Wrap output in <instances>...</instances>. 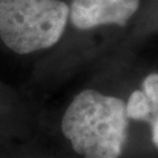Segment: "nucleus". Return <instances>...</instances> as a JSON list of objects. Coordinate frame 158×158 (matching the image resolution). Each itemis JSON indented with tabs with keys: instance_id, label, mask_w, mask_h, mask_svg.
Listing matches in <instances>:
<instances>
[{
	"instance_id": "nucleus-1",
	"label": "nucleus",
	"mask_w": 158,
	"mask_h": 158,
	"mask_svg": "<svg viewBox=\"0 0 158 158\" xmlns=\"http://www.w3.org/2000/svg\"><path fill=\"white\" fill-rule=\"evenodd\" d=\"M60 134L77 158H123L129 118L118 97L85 89L74 97L60 122Z\"/></svg>"
},
{
	"instance_id": "nucleus-2",
	"label": "nucleus",
	"mask_w": 158,
	"mask_h": 158,
	"mask_svg": "<svg viewBox=\"0 0 158 158\" xmlns=\"http://www.w3.org/2000/svg\"><path fill=\"white\" fill-rule=\"evenodd\" d=\"M68 19L69 6L61 0H0V38L20 55L53 47Z\"/></svg>"
},
{
	"instance_id": "nucleus-3",
	"label": "nucleus",
	"mask_w": 158,
	"mask_h": 158,
	"mask_svg": "<svg viewBox=\"0 0 158 158\" xmlns=\"http://www.w3.org/2000/svg\"><path fill=\"white\" fill-rule=\"evenodd\" d=\"M138 8L139 0H73L69 18L81 31L104 25L125 26Z\"/></svg>"
},
{
	"instance_id": "nucleus-4",
	"label": "nucleus",
	"mask_w": 158,
	"mask_h": 158,
	"mask_svg": "<svg viewBox=\"0 0 158 158\" xmlns=\"http://www.w3.org/2000/svg\"><path fill=\"white\" fill-rule=\"evenodd\" d=\"M127 116L134 121H147L151 117V106L145 94L142 90H135L129 96V100L125 103Z\"/></svg>"
},
{
	"instance_id": "nucleus-5",
	"label": "nucleus",
	"mask_w": 158,
	"mask_h": 158,
	"mask_svg": "<svg viewBox=\"0 0 158 158\" xmlns=\"http://www.w3.org/2000/svg\"><path fill=\"white\" fill-rule=\"evenodd\" d=\"M143 93L151 106V115L158 110V74L153 73L148 75L143 81Z\"/></svg>"
},
{
	"instance_id": "nucleus-6",
	"label": "nucleus",
	"mask_w": 158,
	"mask_h": 158,
	"mask_svg": "<svg viewBox=\"0 0 158 158\" xmlns=\"http://www.w3.org/2000/svg\"><path fill=\"white\" fill-rule=\"evenodd\" d=\"M149 123H150V129H151V135H150L151 143L155 149L158 150V110L151 115Z\"/></svg>"
}]
</instances>
